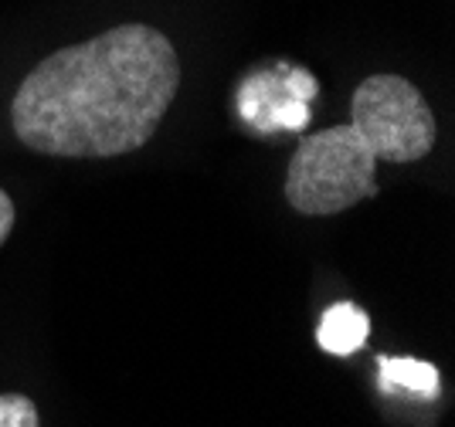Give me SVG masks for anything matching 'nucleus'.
Wrapping results in <instances>:
<instances>
[{
    "label": "nucleus",
    "mask_w": 455,
    "mask_h": 427,
    "mask_svg": "<svg viewBox=\"0 0 455 427\" xmlns=\"http://www.w3.org/2000/svg\"><path fill=\"white\" fill-rule=\"evenodd\" d=\"M180 89L164 31L119 24L48 55L11 102L14 136L44 156L109 160L147 146Z\"/></svg>",
    "instance_id": "f257e3e1"
},
{
    "label": "nucleus",
    "mask_w": 455,
    "mask_h": 427,
    "mask_svg": "<svg viewBox=\"0 0 455 427\" xmlns=\"http://www.w3.org/2000/svg\"><path fill=\"white\" fill-rule=\"evenodd\" d=\"M378 163L350 123L330 126L299 143L285 173V201L309 217L340 214L367 197H378Z\"/></svg>",
    "instance_id": "f03ea898"
},
{
    "label": "nucleus",
    "mask_w": 455,
    "mask_h": 427,
    "mask_svg": "<svg viewBox=\"0 0 455 427\" xmlns=\"http://www.w3.org/2000/svg\"><path fill=\"white\" fill-rule=\"evenodd\" d=\"M350 126L384 163H415L435 146V112L398 75L363 78L350 102Z\"/></svg>",
    "instance_id": "7ed1b4c3"
},
{
    "label": "nucleus",
    "mask_w": 455,
    "mask_h": 427,
    "mask_svg": "<svg viewBox=\"0 0 455 427\" xmlns=\"http://www.w3.org/2000/svg\"><path fill=\"white\" fill-rule=\"evenodd\" d=\"M316 92L313 75L303 68H275L251 75L242 85V115L255 130H303L309 123V99Z\"/></svg>",
    "instance_id": "20e7f679"
},
{
    "label": "nucleus",
    "mask_w": 455,
    "mask_h": 427,
    "mask_svg": "<svg viewBox=\"0 0 455 427\" xmlns=\"http://www.w3.org/2000/svg\"><path fill=\"white\" fill-rule=\"evenodd\" d=\"M371 333V319L363 309H357L354 302H340L333 309H326V316L320 322V346L333 356H350L357 353Z\"/></svg>",
    "instance_id": "39448f33"
},
{
    "label": "nucleus",
    "mask_w": 455,
    "mask_h": 427,
    "mask_svg": "<svg viewBox=\"0 0 455 427\" xmlns=\"http://www.w3.org/2000/svg\"><path fill=\"white\" fill-rule=\"evenodd\" d=\"M380 387L384 391H404L432 400L438 397V370L425 360H411V356H380Z\"/></svg>",
    "instance_id": "423d86ee"
},
{
    "label": "nucleus",
    "mask_w": 455,
    "mask_h": 427,
    "mask_svg": "<svg viewBox=\"0 0 455 427\" xmlns=\"http://www.w3.org/2000/svg\"><path fill=\"white\" fill-rule=\"evenodd\" d=\"M0 427H41L35 400L24 393H0Z\"/></svg>",
    "instance_id": "0eeeda50"
},
{
    "label": "nucleus",
    "mask_w": 455,
    "mask_h": 427,
    "mask_svg": "<svg viewBox=\"0 0 455 427\" xmlns=\"http://www.w3.org/2000/svg\"><path fill=\"white\" fill-rule=\"evenodd\" d=\"M11 227H14V204H11V197L0 190V244L7 241Z\"/></svg>",
    "instance_id": "6e6552de"
}]
</instances>
